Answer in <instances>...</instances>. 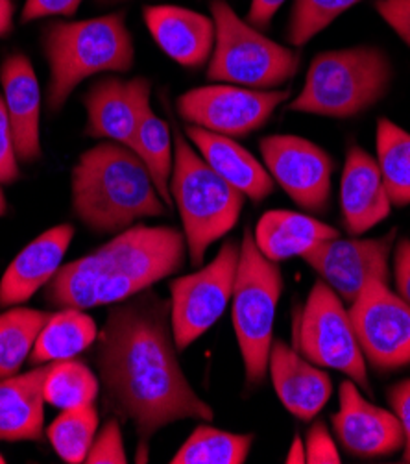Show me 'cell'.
Returning <instances> with one entry per match:
<instances>
[{"label": "cell", "instance_id": "cell-1", "mask_svg": "<svg viewBox=\"0 0 410 464\" xmlns=\"http://www.w3.org/2000/svg\"><path fill=\"white\" fill-rule=\"evenodd\" d=\"M170 328V302L148 293L110 311L97 364L110 405L135 424L141 448L179 420H213L184 374Z\"/></svg>", "mask_w": 410, "mask_h": 464}, {"label": "cell", "instance_id": "cell-2", "mask_svg": "<svg viewBox=\"0 0 410 464\" xmlns=\"http://www.w3.org/2000/svg\"><path fill=\"white\" fill-rule=\"evenodd\" d=\"M186 254V236L177 229L135 224L102 248L60 266L47 300L74 309L126 302L176 274Z\"/></svg>", "mask_w": 410, "mask_h": 464}, {"label": "cell", "instance_id": "cell-3", "mask_svg": "<svg viewBox=\"0 0 410 464\" xmlns=\"http://www.w3.org/2000/svg\"><path fill=\"white\" fill-rule=\"evenodd\" d=\"M147 165L129 147L100 143L72 169V209L99 234H120L133 222L167 215Z\"/></svg>", "mask_w": 410, "mask_h": 464}, {"label": "cell", "instance_id": "cell-4", "mask_svg": "<svg viewBox=\"0 0 410 464\" xmlns=\"http://www.w3.org/2000/svg\"><path fill=\"white\" fill-rule=\"evenodd\" d=\"M43 53L51 67L49 110L60 111L89 76L128 72L135 46L124 12L87 21H56L43 30Z\"/></svg>", "mask_w": 410, "mask_h": 464}, {"label": "cell", "instance_id": "cell-5", "mask_svg": "<svg viewBox=\"0 0 410 464\" xmlns=\"http://www.w3.org/2000/svg\"><path fill=\"white\" fill-rule=\"evenodd\" d=\"M394 78L390 58L377 46H351L314 56L291 111L351 119L386 97Z\"/></svg>", "mask_w": 410, "mask_h": 464}, {"label": "cell", "instance_id": "cell-6", "mask_svg": "<svg viewBox=\"0 0 410 464\" xmlns=\"http://www.w3.org/2000/svg\"><path fill=\"white\" fill-rule=\"evenodd\" d=\"M170 197L184 224L193 265H202L207 248L237 226L246 198L216 174L177 130L174 137Z\"/></svg>", "mask_w": 410, "mask_h": 464}, {"label": "cell", "instance_id": "cell-7", "mask_svg": "<svg viewBox=\"0 0 410 464\" xmlns=\"http://www.w3.org/2000/svg\"><path fill=\"white\" fill-rule=\"evenodd\" d=\"M283 293V274L278 263L266 259L244 229L234 287L232 320L243 353L246 383L257 387L268 372L273 344V320Z\"/></svg>", "mask_w": 410, "mask_h": 464}, {"label": "cell", "instance_id": "cell-8", "mask_svg": "<svg viewBox=\"0 0 410 464\" xmlns=\"http://www.w3.org/2000/svg\"><path fill=\"white\" fill-rule=\"evenodd\" d=\"M215 49L207 78L252 89H273L292 80L300 71V54L268 39L243 21L225 0H211Z\"/></svg>", "mask_w": 410, "mask_h": 464}, {"label": "cell", "instance_id": "cell-9", "mask_svg": "<svg viewBox=\"0 0 410 464\" xmlns=\"http://www.w3.org/2000/svg\"><path fill=\"white\" fill-rule=\"evenodd\" d=\"M296 350L310 362L346 374L358 389L372 394L367 359L358 346L349 311L326 284L316 282L300 313Z\"/></svg>", "mask_w": 410, "mask_h": 464}, {"label": "cell", "instance_id": "cell-10", "mask_svg": "<svg viewBox=\"0 0 410 464\" xmlns=\"http://www.w3.org/2000/svg\"><path fill=\"white\" fill-rule=\"evenodd\" d=\"M241 246L225 241L216 257L170 284V328L176 348L187 350L224 314L234 296Z\"/></svg>", "mask_w": 410, "mask_h": 464}, {"label": "cell", "instance_id": "cell-11", "mask_svg": "<svg viewBox=\"0 0 410 464\" xmlns=\"http://www.w3.org/2000/svg\"><path fill=\"white\" fill-rule=\"evenodd\" d=\"M364 359L377 372L410 364V305L386 282L372 280L349 305Z\"/></svg>", "mask_w": 410, "mask_h": 464}, {"label": "cell", "instance_id": "cell-12", "mask_svg": "<svg viewBox=\"0 0 410 464\" xmlns=\"http://www.w3.org/2000/svg\"><path fill=\"white\" fill-rule=\"evenodd\" d=\"M291 92L232 83L204 85L177 99V113L191 126L227 137H244L262 128Z\"/></svg>", "mask_w": 410, "mask_h": 464}, {"label": "cell", "instance_id": "cell-13", "mask_svg": "<svg viewBox=\"0 0 410 464\" xmlns=\"http://www.w3.org/2000/svg\"><path fill=\"white\" fill-rule=\"evenodd\" d=\"M272 179L301 209L324 215L331 204L333 158L300 135H270L259 141Z\"/></svg>", "mask_w": 410, "mask_h": 464}, {"label": "cell", "instance_id": "cell-14", "mask_svg": "<svg viewBox=\"0 0 410 464\" xmlns=\"http://www.w3.org/2000/svg\"><path fill=\"white\" fill-rule=\"evenodd\" d=\"M396 237V229L376 239H342L338 236L303 256V261L344 304L351 305L372 280L390 282V254Z\"/></svg>", "mask_w": 410, "mask_h": 464}, {"label": "cell", "instance_id": "cell-15", "mask_svg": "<svg viewBox=\"0 0 410 464\" xmlns=\"http://www.w3.org/2000/svg\"><path fill=\"white\" fill-rule=\"evenodd\" d=\"M333 430L344 450L357 459L388 457L405 444L397 416L364 398L351 380L340 385V407Z\"/></svg>", "mask_w": 410, "mask_h": 464}, {"label": "cell", "instance_id": "cell-16", "mask_svg": "<svg viewBox=\"0 0 410 464\" xmlns=\"http://www.w3.org/2000/svg\"><path fill=\"white\" fill-rule=\"evenodd\" d=\"M152 83L147 78H104L83 97L85 133L129 147L143 110L150 104Z\"/></svg>", "mask_w": 410, "mask_h": 464}, {"label": "cell", "instance_id": "cell-17", "mask_svg": "<svg viewBox=\"0 0 410 464\" xmlns=\"http://www.w3.org/2000/svg\"><path fill=\"white\" fill-rule=\"evenodd\" d=\"M268 372L280 401L303 422L318 416L333 394V382L324 368L283 341L272 344Z\"/></svg>", "mask_w": 410, "mask_h": 464}, {"label": "cell", "instance_id": "cell-18", "mask_svg": "<svg viewBox=\"0 0 410 464\" xmlns=\"http://www.w3.org/2000/svg\"><path fill=\"white\" fill-rule=\"evenodd\" d=\"M342 222L349 236H362L388 218L392 202L388 198L377 160L353 145L344 161L340 181Z\"/></svg>", "mask_w": 410, "mask_h": 464}, {"label": "cell", "instance_id": "cell-19", "mask_svg": "<svg viewBox=\"0 0 410 464\" xmlns=\"http://www.w3.org/2000/svg\"><path fill=\"white\" fill-rule=\"evenodd\" d=\"M74 237V226L60 224L35 237L8 265L0 280V307L28 302L43 285H49Z\"/></svg>", "mask_w": 410, "mask_h": 464}, {"label": "cell", "instance_id": "cell-20", "mask_svg": "<svg viewBox=\"0 0 410 464\" xmlns=\"http://www.w3.org/2000/svg\"><path fill=\"white\" fill-rule=\"evenodd\" d=\"M143 19L159 49L177 65L200 69L215 49V21L179 6H147Z\"/></svg>", "mask_w": 410, "mask_h": 464}, {"label": "cell", "instance_id": "cell-21", "mask_svg": "<svg viewBox=\"0 0 410 464\" xmlns=\"http://www.w3.org/2000/svg\"><path fill=\"white\" fill-rule=\"evenodd\" d=\"M0 82L17 158L23 163H33L41 156V89L32 62L23 54L8 56L0 67Z\"/></svg>", "mask_w": 410, "mask_h": 464}, {"label": "cell", "instance_id": "cell-22", "mask_svg": "<svg viewBox=\"0 0 410 464\" xmlns=\"http://www.w3.org/2000/svg\"><path fill=\"white\" fill-rule=\"evenodd\" d=\"M187 135L209 167L239 193L253 202H262L273 191V181L261 165L234 137L220 135L198 126H189Z\"/></svg>", "mask_w": 410, "mask_h": 464}, {"label": "cell", "instance_id": "cell-23", "mask_svg": "<svg viewBox=\"0 0 410 464\" xmlns=\"http://www.w3.org/2000/svg\"><path fill=\"white\" fill-rule=\"evenodd\" d=\"M51 362L26 374L0 380V442L41 440L44 424V380Z\"/></svg>", "mask_w": 410, "mask_h": 464}, {"label": "cell", "instance_id": "cell-24", "mask_svg": "<svg viewBox=\"0 0 410 464\" xmlns=\"http://www.w3.org/2000/svg\"><path fill=\"white\" fill-rule=\"evenodd\" d=\"M338 237V229L310 215L273 209L266 211L255 227V245L261 254L281 263L292 257H303L322 243Z\"/></svg>", "mask_w": 410, "mask_h": 464}, {"label": "cell", "instance_id": "cell-25", "mask_svg": "<svg viewBox=\"0 0 410 464\" xmlns=\"http://www.w3.org/2000/svg\"><path fill=\"white\" fill-rule=\"evenodd\" d=\"M97 324L81 309L65 307L60 313H52L47 326L39 334L32 350L30 361L33 364L54 362L72 359L85 352L97 341Z\"/></svg>", "mask_w": 410, "mask_h": 464}, {"label": "cell", "instance_id": "cell-26", "mask_svg": "<svg viewBox=\"0 0 410 464\" xmlns=\"http://www.w3.org/2000/svg\"><path fill=\"white\" fill-rule=\"evenodd\" d=\"M129 149L147 165L159 197L167 206H170V178L174 167L172 133L168 124L152 111L150 104L141 113V121Z\"/></svg>", "mask_w": 410, "mask_h": 464}, {"label": "cell", "instance_id": "cell-27", "mask_svg": "<svg viewBox=\"0 0 410 464\" xmlns=\"http://www.w3.org/2000/svg\"><path fill=\"white\" fill-rule=\"evenodd\" d=\"M377 165L392 206L410 204V133L390 119L377 121Z\"/></svg>", "mask_w": 410, "mask_h": 464}, {"label": "cell", "instance_id": "cell-28", "mask_svg": "<svg viewBox=\"0 0 410 464\" xmlns=\"http://www.w3.org/2000/svg\"><path fill=\"white\" fill-rule=\"evenodd\" d=\"M52 313L14 307L0 314V380L15 376Z\"/></svg>", "mask_w": 410, "mask_h": 464}, {"label": "cell", "instance_id": "cell-29", "mask_svg": "<svg viewBox=\"0 0 410 464\" xmlns=\"http://www.w3.org/2000/svg\"><path fill=\"white\" fill-rule=\"evenodd\" d=\"M253 435H241L198 426L172 457V464H243L252 450Z\"/></svg>", "mask_w": 410, "mask_h": 464}, {"label": "cell", "instance_id": "cell-30", "mask_svg": "<svg viewBox=\"0 0 410 464\" xmlns=\"http://www.w3.org/2000/svg\"><path fill=\"white\" fill-rule=\"evenodd\" d=\"M44 401L62 411L93 403L99 396V380L91 368L74 359L51 362L44 380Z\"/></svg>", "mask_w": 410, "mask_h": 464}, {"label": "cell", "instance_id": "cell-31", "mask_svg": "<svg viewBox=\"0 0 410 464\" xmlns=\"http://www.w3.org/2000/svg\"><path fill=\"white\" fill-rule=\"evenodd\" d=\"M99 430V412L93 403L65 409L47 430L49 440L62 460L69 464L85 462Z\"/></svg>", "mask_w": 410, "mask_h": 464}, {"label": "cell", "instance_id": "cell-32", "mask_svg": "<svg viewBox=\"0 0 410 464\" xmlns=\"http://www.w3.org/2000/svg\"><path fill=\"white\" fill-rule=\"evenodd\" d=\"M358 3L362 0H294L287 26L289 43L303 46Z\"/></svg>", "mask_w": 410, "mask_h": 464}, {"label": "cell", "instance_id": "cell-33", "mask_svg": "<svg viewBox=\"0 0 410 464\" xmlns=\"http://www.w3.org/2000/svg\"><path fill=\"white\" fill-rule=\"evenodd\" d=\"M87 464H124L128 462L124 451V440L120 424L117 420H110L102 431L95 437L87 457Z\"/></svg>", "mask_w": 410, "mask_h": 464}, {"label": "cell", "instance_id": "cell-34", "mask_svg": "<svg viewBox=\"0 0 410 464\" xmlns=\"http://www.w3.org/2000/svg\"><path fill=\"white\" fill-rule=\"evenodd\" d=\"M21 176L19 158L15 152L10 117L6 111L5 97L0 92V183H14Z\"/></svg>", "mask_w": 410, "mask_h": 464}, {"label": "cell", "instance_id": "cell-35", "mask_svg": "<svg viewBox=\"0 0 410 464\" xmlns=\"http://www.w3.org/2000/svg\"><path fill=\"white\" fill-rule=\"evenodd\" d=\"M305 455L309 464H338L340 462V453L337 450V444L324 422H316L310 426L305 439Z\"/></svg>", "mask_w": 410, "mask_h": 464}, {"label": "cell", "instance_id": "cell-36", "mask_svg": "<svg viewBox=\"0 0 410 464\" xmlns=\"http://www.w3.org/2000/svg\"><path fill=\"white\" fill-rule=\"evenodd\" d=\"M379 17L410 46V0H376Z\"/></svg>", "mask_w": 410, "mask_h": 464}, {"label": "cell", "instance_id": "cell-37", "mask_svg": "<svg viewBox=\"0 0 410 464\" xmlns=\"http://www.w3.org/2000/svg\"><path fill=\"white\" fill-rule=\"evenodd\" d=\"M388 401L405 435L403 462L410 464V378L392 385V389L388 391Z\"/></svg>", "mask_w": 410, "mask_h": 464}, {"label": "cell", "instance_id": "cell-38", "mask_svg": "<svg viewBox=\"0 0 410 464\" xmlns=\"http://www.w3.org/2000/svg\"><path fill=\"white\" fill-rule=\"evenodd\" d=\"M83 0H26L21 21L30 23L44 17H71L78 12Z\"/></svg>", "mask_w": 410, "mask_h": 464}, {"label": "cell", "instance_id": "cell-39", "mask_svg": "<svg viewBox=\"0 0 410 464\" xmlns=\"http://www.w3.org/2000/svg\"><path fill=\"white\" fill-rule=\"evenodd\" d=\"M394 280L397 295L410 305V239H401L396 245Z\"/></svg>", "mask_w": 410, "mask_h": 464}, {"label": "cell", "instance_id": "cell-40", "mask_svg": "<svg viewBox=\"0 0 410 464\" xmlns=\"http://www.w3.org/2000/svg\"><path fill=\"white\" fill-rule=\"evenodd\" d=\"M285 5V0H252L248 21L255 28H268L273 15Z\"/></svg>", "mask_w": 410, "mask_h": 464}, {"label": "cell", "instance_id": "cell-41", "mask_svg": "<svg viewBox=\"0 0 410 464\" xmlns=\"http://www.w3.org/2000/svg\"><path fill=\"white\" fill-rule=\"evenodd\" d=\"M14 0H0V37H6L14 30Z\"/></svg>", "mask_w": 410, "mask_h": 464}, {"label": "cell", "instance_id": "cell-42", "mask_svg": "<svg viewBox=\"0 0 410 464\" xmlns=\"http://www.w3.org/2000/svg\"><path fill=\"white\" fill-rule=\"evenodd\" d=\"M287 462H307V455H305V442H301L300 437H294L291 451L287 455Z\"/></svg>", "mask_w": 410, "mask_h": 464}, {"label": "cell", "instance_id": "cell-43", "mask_svg": "<svg viewBox=\"0 0 410 464\" xmlns=\"http://www.w3.org/2000/svg\"><path fill=\"white\" fill-rule=\"evenodd\" d=\"M8 209V204H6V197H5V191L3 188H0V217H3Z\"/></svg>", "mask_w": 410, "mask_h": 464}, {"label": "cell", "instance_id": "cell-44", "mask_svg": "<svg viewBox=\"0 0 410 464\" xmlns=\"http://www.w3.org/2000/svg\"><path fill=\"white\" fill-rule=\"evenodd\" d=\"M99 6H110V5H117V3H124V0H95Z\"/></svg>", "mask_w": 410, "mask_h": 464}, {"label": "cell", "instance_id": "cell-45", "mask_svg": "<svg viewBox=\"0 0 410 464\" xmlns=\"http://www.w3.org/2000/svg\"><path fill=\"white\" fill-rule=\"evenodd\" d=\"M5 462H6V459H5L3 453H0V464H5Z\"/></svg>", "mask_w": 410, "mask_h": 464}]
</instances>
